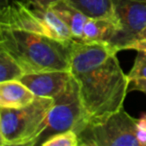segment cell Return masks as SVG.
<instances>
[{
	"label": "cell",
	"mask_w": 146,
	"mask_h": 146,
	"mask_svg": "<svg viewBox=\"0 0 146 146\" xmlns=\"http://www.w3.org/2000/svg\"><path fill=\"white\" fill-rule=\"evenodd\" d=\"M118 51L110 43L74 40L70 72L79 88L83 108L81 123L123 107L129 79L120 66Z\"/></svg>",
	"instance_id": "6da1fadb"
},
{
	"label": "cell",
	"mask_w": 146,
	"mask_h": 146,
	"mask_svg": "<svg viewBox=\"0 0 146 146\" xmlns=\"http://www.w3.org/2000/svg\"><path fill=\"white\" fill-rule=\"evenodd\" d=\"M72 40L0 27V48L12 55L27 73L70 71Z\"/></svg>",
	"instance_id": "7a4b0ae2"
},
{
	"label": "cell",
	"mask_w": 146,
	"mask_h": 146,
	"mask_svg": "<svg viewBox=\"0 0 146 146\" xmlns=\"http://www.w3.org/2000/svg\"><path fill=\"white\" fill-rule=\"evenodd\" d=\"M54 99L36 96L20 108L0 107V145L35 146L47 127Z\"/></svg>",
	"instance_id": "3957f363"
},
{
	"label": "cell",
	"mask_w": 146,
	"mask_h": 146,
	"mask_svg": "<svg viewBox=\"0 0 146 146\" xmlns=\"http://www.w3.org/2000/svg\"><path fill=\"white\" fill-rule=\"evenodd\" d=\"M137 120L121 109L76 127L79 146H140Z\"/></svg>",
	"instance_id": "277c9868"
},
{
	"label": "cell",
	"mask_w": 146,
	"mask_h": 146,
	"mask_svg": "<svg viewBox=\"0 0 146 146\" xmlns=\"http://www.w3.org/2000/svg\"><path fill=\"white\" fill-rule=\"evenodd\" d=\"M0 27L19 29L60 40L74 39L67 25L51 9L37 8L19 0L0 8Z\"/></svg>",
	"instance_id": "5b68a950"
},
{
	"label": "cell",
	"mask_w": 146,
	"mask_h": 146,
	"mask_svg": "<svg viewBox=\"0 0 146 146\" xmlns=\"http://www.w3.org/2000/svg\"><path fill=\"white\" fill-rule=\"evenodd\" d=\"M82 121L83 108L79 88L72 76V80L65 91L54 98V104L47 117V127L39 137L37 145H41L43 141L54 134L75 130Z\"/></svg>",
	"instance_id": "8992f818"
},
{
	"label": "cell",
	"mask_w": 146,
	"mask_h": 146,
	"mask_svg": "<svg viewBox=\"0 0 146 146\" xmlns=\"http://www.w3.org/2000/svg\"><path fill=\"white\" fill-rule=\"evenodd\" d=\"M120 31L112 42L118 50L131 43L146 27V2L138 0H113Z\"/></svg>",
	"instance_id": "52a82bcc"
},
{
	"label": "cell",
	"mask_w": 146,
	"mask_h": 146,
	"mask_svg": "<svg viewBox=\"0 0 146 146\" xmlns=\"http://www.w3.org/2000/svg\"><path fill=\"white\" fill-rule=\"evenodd\" d=\"M72 80L70 71H45L27 73L21 77L24 83L35 96L53 98L60 95L68 87Z\"/></svg>",
	"instance_id": "ba28073f"
},
{
	"label": "cell",
	"mask_w": 146,
	"mask_h": 146,
	"mask_svg": "<svg viewBox=\"0 0 146 146\" xmlns=\"http://www.w3.org/2000/svg\"><path fill=\"white\" fill-rule=\"evenodd\" d=\"M35 98V94L20 80L0 82V107L20 108Z\"/></svg>",
	"instance_id": "9c48e42d"
},
{
	"label": "cell",
	"mask_w": 146,
	"mask_h": 146,
	"mask_svg": "<svg viewBox=\"0 0 146 146\" xmlns=\"http://www.w3.org/2000/svg\"><path fill=\"white\" fill-rule=\"evenodd\" d=\"M119 30V25L112 20L88 17L84 25L81 40L86 42H103L112 44Z\"/></svg>",
	"instance_id": "30bf717a"
},
{
	"label": "cell",
	"mask_w": 146,
	"mask_h": 146,
	"mask_svg": "<svg viewBox=\"0 0 146 146\" xmlns=\"http://www.w3.org/2000/svg\"><path fill=\"white\" fill-rule=\"evenodd\" d=\"M50 9L67 25L72 33L73 38L76 40H81L84 25L88 17L67 2L66 0L55 3L50 7Z\"/></svg>",
	"instance_id": "8fae6325"
},
{
	"label": "cell",
	"mask_w": 146,
	"mask_h": 146,
	"mask_svg": "<svg viewBox=\"0 0 146 146\" xmlns=\"http://www.w3.org/2000/svg\"><path fill=\"white\" fill-rule=\"evenodd\" d=\"M66 1L82 13H84L87 17L106 18L114 21L119 25L115 14L113 0H66Z\"/></svg>",
	"instance_id": "7c38bea8"
},
{
	"label": "cell",
	"mask_w": 146,
	"mask_h": 146,
	"mask_svg": "<svg viewBox=\"0 0 146 146\" xmlns=\"http://www.w3.org/2000/svg\"><path fill=\"white\" fill-rule=\"evenodd\" d=\"M26 72L18 61L6 50L0 48V82L20 80Z\"/></svg>",
	"instance_id": "4fadbf2b"
},
{
	"label": "cell",
	"mask_w": 146,
	"mask_h": 146,
	"mask_svg": "<svg viewBox=\"0 0 146 146\" xmlns=\"http://www.w3.org/2000/svg\"><path fill=\"white\" fill-rule=\"evenodd\" d=\"M41 146H79V139L74 130H68L52 135L43 141Z\"/></svg>",
	"instance_id": "5bb4252c"
},
{
	"label": "cell",
	"mask_w": 146,
	"mask_h": 146,
	"mask_svg": "<svg viewBox=\"0 0 146 146\" xmlns=\"http://www.w3.org/2000/svg\"><path fill=\"white\" fill-rule=\"evenodd\" d=\"M128 79L133 78H145L146 79V51H137L135 60L131 70L127 74Z\"/></svg>",
	"instance_id": "9a60e30c"
},
{
	"label": "cell",
	"mask_w": 146,
	"mask_h": 146,
	"mask_svg": "<svg viewBox=\"0 0 146 146\" xmlns=\"http://www.w3.org/2000/svg\"><path fill=\"white\" fill-rule=\"evenodd\" d=\"M128 91H139L146 94V79L145 78H133V79H130Z\"/></svg>",
	"instance_id": "2e32d148"
},
{
	"label": "cell",
	"mask_w": 146,
	"mask_h": 146,
	"mask_svg": "<svg viewBox=\"0 0 146 146\" xmlns=\"http://www.w3.org/2000/svg\"><path fill=\"white\" fill-rule=\"evenodd\" d=\"M59 1H62V0H24V2H26L28 5L42 9H50L52 5Z\"/></svg>",
	"instance_id": "e0dca14e"
},
{
	"label": "cell",
	"mask_w": 146,
	"mask_h": 146,
	"mask_svg": "<svg viewBox=\"0 0 146 146\" xmlns=\"http://www.w3.org/2000/svg\"><path fill=\"white\" fill-rule=\"evenodd\" d=\"M122 50H144L146 51V39H141V40H136L129 44L125 45Z\"/></svg>",
	"instance_id": "ac0fdd59"
},
{
	"label": "cell",
	"mask_w": 146,
	"mask_h": 146,
	"mask_svg": "<svg viewBox=\"0 0 146 146\" xmlns=\"http://www.w3.org/2000/svg\"><path fill=\"white\" fill-rule=\"evenodd\" d=\"M141 39H146V27L143 29V30L141 31V32L139 33V34L136 36V38L134 39L133 41H136V40H141ZM132 41V42H133Z\"/></svg>",
	"instance_id": "d6986e66"
},
{
	"label": "cell",
	"mask_w": 146,
	"mask_h": 146,
	"mask_svg": "<svg viewBox=\"0 0 146 146\" xmlns=\"http://www.w3.org/2000/svg\"><path fill=\"white\" fill-rule=\"evenodd\" d=\"M9 4V0H0V8H3Z\"/></svg>",
	"instance_id": "ffe728a7"
},
{
	"label": "cell",
	"mask_w": 146,
	"mask_h": 146,
	"mask_svg": "<svg viewBox=\"0 0 146 146\" xmlns=\"http://www.w3.org/2000/svg\"><path fill=\"white\" fill-rule=\"evenodd\" d=\"M138 1H145L146 2V0H138Z\"/></svg>",
	"instance_id": "44dd1931"
}]
</instances>
